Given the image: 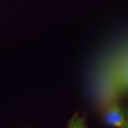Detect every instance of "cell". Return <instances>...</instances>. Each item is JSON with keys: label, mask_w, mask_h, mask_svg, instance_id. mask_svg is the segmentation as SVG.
Masks as SVG:
<instances>
[{"label": "cell", "mask_w": 128, "mask_h": 128, "mask_svg": "<svg viewBox=\"0 0 128 128\" xmlns=\"http://www.w3.org/2000/svg\"><path fill=\"white\" fill-rule=\"evenodd\" d=\"M67 128H88L86 119L80 116L78 112H76L69 120Z\"/></svg>", "instance_id": "3957f363"}, {"label": "cell", "mask_w": 128, "mask_h": 128, "mask_svg": "<svg viewBox=\"0 0 128 128\" xmlns=\"http://www.w3.org/2000/svg\"><path fill=\"white\" fill-rule=\"evenodd\" d=\"M126 117V122H125V128H128V110L127 114H125Z\"/></svg>", "instance_id": "277c9868"}, {"label": "cell", "mask_w": 128, "mask_h": 128, "mask_svg": "<svg viewBox=\"0 0 128 128\" xmlns=\"http://www.w3.org/2000/svg\"><path fill=\"white\" fill-rule=\"evenodd\" d=\"M103 120L108 125L117 128H125V114L119 104L115 102L107 106L103 114Z\"/></svg>", "instance_id": "6da1fadb"}, {"label": "cell", "mask_w": 128, "mask_h": 128, "mask_svg": "<svg viewBox=\"0 0 128 128\" xmlns=\"http://www.w3.org/2000/svg\"><path fill=\"white\" fill-rule=\"evenodd\" d=\"M117 87L122 92H128V64L124 65L122 70H120L117 78Z\"/></svg>", "instance_id": "7a4b0ae2"}]
</instances>
